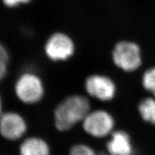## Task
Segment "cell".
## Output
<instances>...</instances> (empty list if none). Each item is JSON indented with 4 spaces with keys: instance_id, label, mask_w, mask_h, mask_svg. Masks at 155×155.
Segmentation results:
<instances>
[{
    "instance_id": "obj_1",
    "label": "cell",
    "mask_w": 155,
    "mask_h": 155,
    "mask_svg": "<svg viewBox=\"0 0 155 155\" xmlns=\"http://www.w3.org/2000/svg\"><path fill=\"white\" fill-rule=\"evenodd\" d=\"M90 104L86 97L73 95L65 98L54 111L56 128L61 131L71 129L78 122L84 121L89 113Z\"/></svg>"
},
{
    "instance_id": "obj_2",
    "label": "cell",
    "mask_w": 155,
    "mask_h": 155,
    "mask_svg": "<svg viewBox=\"0 0 155 155\" xmlns=\"http://www.w3.org/2000/svg\"><path fill=\"white\" fill-rule=\"evenodd\" d=\"M15 91L18 98L23 103L31 104L41 99L44 94V87L37 75L27 72L19 77L16 83Z\"/></svg>"
},
{
    "instance_id": "obj_3",
    "label": "cell",
    "mask_w": 155,
    "mask_h": 155,
    "mask_svg": "<svg viewBox=\"0 0 155 155\" xmlns=\"http://www.w3.org/2000/svg\"><path fill=\"white\" fill-rule=\"evenodd\" d=\"M113 58L114 64L125 71H133L141 64L140 48L133 43H118L114 48Z\"/></svg>"
},
{
    "instance_id": "obj_4",
    "label": "cell",
    "mask_w": 155,
    "mask_h": 155,
    "mask_svg": "<svg viewBox=\"0 0 155 155\" xmlns=\"http://www.w3.org/2000/svg\"><path fill=\"white\" fill-rule=\"evenodd\" d=\"M74 44L72 39L64 33L52 35L46 42L45 54L52 61H65L74 52Z\"/></svg>"
},
{
    "instance_id": "obj_5",
    "label": "cell",
    "mask_w": 155,
    "mask_h": 155,
    "mask_svg": "<svg viewBox=\"0 0 155 155\" xmlns=\"http://www.w3.org/2000/svg\"><path fill=\"white\" fill-rule=\"evenodd\" d=\"M84 129L85 131L97 138L107 135L114 127L113 118L108 113L102 110L91 112L84 120Z\"/></svg>"
},
{
    "instance_id": "obj_6",
    "label": "cell",
    "mask_w": 155,
    "mask_h": 155,
    "mask_svg": "<svg viewBox=\"0 0 155 155\" xmlns=\"http://www.w3.org/2000/svg\"><path fill=\"white\" fill-rule=\"evenodd\" d=\"M85 87L91 96L102 101L112 99L116 91L114 84L109 78L98 74L87 78Z\"/></svg>"
},
{
    "instance_id": "obj_7",
    "label": "cell",
    "mask_w": 155,
    "mask_h": 155,
    "mask_svg": "<svg viewBox=\"0 0 155 155\" xmlns=\"http://www.w3.org/2000/svg\"><path fill=\"white\" fill-rule=\"evenodd\" d=\"M25 120L16 113L8 112L0 116V133L5 138L16 140L25 133Z\"/></svg>"
},
{
    "instance_id": "obj_8",
    "label": "cell",
    "mask_w": 155,
    "mask_h": 155,
    "mask_svg": "<svg viewBox=\"0 0 155 155\" xmlns=\"http://www.w3.org/2000/svg\"><path fill=\"white\" fill-rule=\"evenodd\" d=\"M107 148L110 155H132L133 149L127 134L123 131L113 133Z\"/></svg>"
},
{
    "instance_id": "obj_9",
    "label": "cell",
    "mask_w": 155,
    "mask_h": 155,
    "mask_svg": "<svg viewBox=\"0 0 155 155\" xmlns=\"http://www.w3.org/2000/svg\"><path fill=\"white\" fill-rule=\"evenodd\" d=\"M20 155H49L47 143L38 138H30L24 141L20 146Z\"/></svg>"
},
{
    "instance_id": "obj_10",
    "label": "cell",
    "mask_w": 155,
    "mask_h": 155,
    "mask_svg": "<svg viewBox=\"0 0 155 155\" xmlns=\"http://www.w3.org/2000/svg\"><path fill=\"white\" fill-rule=\"evenodd\" d=\"M138 109L144 120L155 125V100L150 98L143 100Z\"/></svg>"
},
{
    "instance_id": "obj_11",
    "label": "cell",
    "mask_w": 155,
    "mask_h": 155,
    "mask_svg": "<svg viewBox=\"0 0 155 155\" xmlns=\"http://www.w3.org/2000/svg\"><path fill=\"white\" fill-rule=\"evenodd\" d=\"M143 85L145 89L155 96V68L147 71L143 77Z\"/></svg>"
},
{
    "instance_id": "obj_12",
    "label": "cell",
    "mask_w": 155,
    "mask_h": 155,
    "mask_svg": "<svg viewBox=\"0 0 155 155\" xmlns=\"http://www.w3.org/2000/svg\"><path fill=\"white\" fill-rule=\"evenodd\" d=\"M8 61V53L6 48L0 43V81L6 75Z\"/></svg>"
},
{
    "instance_id": "obj_13",
    "label": "cell",
    "mask_w": 155,
    "mask_h": 155,
    "mask_svg": "<svg viewBox=\"0 0 155 155\" xmlns=\"http://www.w3.org/2000/svg\"><path fill=\"white\" fill-rule=\"evenodd\" d=\"M70 155H97L93 149L83 144L76 145L70 151Z\"/></svg>"
},
{
    "instance_id": "obj_14",
    "label": "cell",
    "mask_w": 155,
    "mask_h": 155,
    "mask_svg": "<svg viewBox=\"0 0 155 155\" xmlns=\"http://www.w3.org/2000/svg\"><path fill=\"white\" fill-rule=\"evenodd\" d=\"M5 5L8 7H15L20 4H26L30 2L31 0H2Z\"/></svg>"
},
{
    "instance_id": "obj_15",
    "label": "cell",
    "mask_w": 155,
    "mask_h": 155,
    "mask_svg": "<svg viewBox=\"0 0 155 155\" xmlns=\"http://www.w3.org/2000/svg\"><path fill=\"white\" fill-rule=\"evenodd\" d=\"M2 99L1 97H0V116L2 114Z\"/></svg>"
}]
</instances>
